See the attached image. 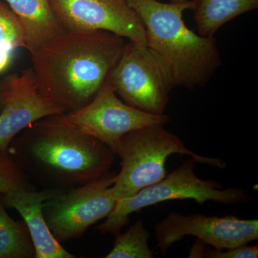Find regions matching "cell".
<instances>
[{"label": "cell", "instance_id": "6da1fadb", "mask_svg": "<svg viewBox=\"0 0 258 258\" xmlns=\"http://www.w3.org/2000/svg\"><path fill=\"white\" fill-rule=\"evenodd\" d=\"M8 152L30 181L64 189L106 175L115 156L106 144L81 133L64 113L29 125L12 141Z\"/></svg>", "mask_w": 258, "mask_h": 258}, {"label": "cell", "instance_id": "7a4b0ae2", "mask_svg": "<svg viewBox=\"0 0 258 258\" xmlns=\"http://www.w3.org/2000/svg\"><path fill=\"white\" fill-rule=\"evenodd\" d=\"M125 43L103 30L64 32L30 52L39 88L66 113L77 111L106 82Z\"/></svg>", "mask_w": 258, "mask_h": 258}, {"label": "cell", "instance_id": "3957f363", "mask_svg": "<svg viewBox=\"0 0 258 258\" xmlns=\"http://www.w3.org/2000/svg\"><path fill=\"white\" fill-rule=\"evenodd\" d=\"M125 1L143 22L147 47L160 61L174 88L205 87L221 66V57L215 37L202 36L184 23L183 13L195 9V0L179 4Z\"/></svg>", "mask_w": 258, "mask_h": 258}, {"label": "cell", "instance_id": "277c9868", "mask_svg": "<svg viewBox=\"0 0 258 258\" xmlns=\"http://www.w3.org/2000/svg\"><path fill=\"white\" fill-rule=\"evenodd\" d=\"M164 125H148L129 132L120 139L115 155L120 157L121 168L111 188L115 200L130 198L164 179L166 161L172 154L189 156L197 163L220 169L227 166L219 158L203 157L189 150Z\"/></svg>", "mask_w": 258, "mask_h": 258}, {"label": "cell", "instance_id": "5b68a950", "mask_svg": "<svg viewBox=\"0 0 258 258\" xmlns=\"http://www.w3.org/2000/svg\"><path fill=\"white\" fill-rule=\"evenodd\" d=\"M197 161L191 157L166 175L157 184L148 186L130 198L117 200L115 208L105 222L96 227L103 234L115 235L129 223V217L149 206L163 202L193 200L199 205L212 201L222 205L247 203L250 197L235 186L222 189V185L212 179H202L195 174Z\"/></svg>", "mask_w": 258, "mask_h": 258}, {"label": "cell", "instance_id": "8992f818", "mask_svg": "<svg viewBox=\"0 0 258 258\" xmlns=\"http://www.w3.org/2000/svg\"><path fill=\"white\" fill-rule=\"evenodd\" d=\"M115 176L109 171L96 181L62 189L44 203L45 222L57 242L79 238L111 213L116 203L111 191Z\"/></svg>", "mask_w": 258, "mask_h": 258}, {"label": "cell", "instance_id": "52a82bcc", "mask_svg": "<svg viewBox=\"0 0 258 258\" xmlns=\"http://www.w3.org/2000/svg\"><path fill=\"white\" fill-rule=\"evenodd\" d=\"M106 81L126 104L157 115L164 114L174 88L152 51L130 41Z\"/></svg>", "mask_w": 258, "mask_h": 258}, {"label": "cell", "instance_id": "ba28073f", "mask_svg": "<svg viewBox=\"0 0 258 258\" xmlns=\"http://www.w3.org/2000/svg\"><path fill=\"white\" fill-rule=\"evenodd\" d=\"M64 115L81 133L106 144L115 155L125 134L148 125H166L170 120L168 115L152 114L126 104L107 81L86 106Z\"/></svg>", "mask_w": 258, "mask_h": 258}, {"label": "cell", "instance_id": "9c48e42d", "mask_svg": "<svg viewBox=\"0 0 258 258\" xmlns=\"http://www.w3.org/2000/svg\"><path fill=\"white\" fill-rule=\"evenodd\" d=\"M154 230L161 255L167 254L173 244L185 236H194L217 250H225L257 240L258 220L232 215L217 217L171 212L156 224Z\"/></svg>", "mask_w": 258, "mask_h": 258}, {"label": "cell", "instance_id": "30bf717a", "mask_svg": "<svg viewBox=\"0 0 258 258\" xmlns=\"http://www.w3.org/2000/svg\"><path fill=\"white\" fill-rule=\"evenodd\" d=\"M64 32L103 30L147 46L143 22L125 0H50Z\"/></svg>", "mask_w": 258, "mask_h": 258}, {"label": "cell", "instance_id": "8fae6325", "mask_svg": "<svg viewBox=\"0 0 258 258\" xmlns=\"http://www.w3.org/2000/svg\"><path fill=\"white\" fill-rule=\"evenodd\" d=\"M0 149L8 151L12 141L32 123L62 114V107L40 91L32 69L0 80Z\"/></svg>", "mask_w": 258, "mask_h": 258}, {"label": "cell", "instance_id": "7c38bea8", "mask_svg": "<svg viewBox=\"0 0 258 258\" xmlns=\"http://www.w3.org/2000/svg\"><path fill=\"white\" fill-rule=\"evenodd\" d=\"M62 189L44 188L41 191L15 190L0 194L5 208L14 209L23 217L35 247V258L76 257L51 233L42 212L44 203Z\"/></svg>", "mask_w": 258, "mask_h": 258}, {"label": "cell", "instance_id": "4fadbf2b", "mask_svg": "<svg viewBox=\"0 0 258 258\" xmlns=\"http://www.w3.org/2000/svg\"><path fill=\"white\" fill-rule=\"evenodd\" d=\"M5 1L23 27L29 52L63 33L51 8L50 0Z\"/></svg>", "mask_w": 258, "mask_h": 258}, {"label": "cell", "instance_id": "5bb4252c", "mask_svg": "<svg viewBox=\"0 0 258 258\" xmlns=\"http://www.w3.org/2000/svg\"><path fill=\"white\" fill-rule=\"evenodd\" d=\"M258 0H195V23L202 36L213 37L225 24L257 9Z\"/></svg>", "mask_w": 258, "mask_h": 258}, {"label": "cell", "instance_id": "9a60e30c", "mask_svg": "<svg viewBox=\"0 0 258 258\" xmlns=\"http://www.w3.org/2000/svg\"><path fill=\"white\" fill-rule=\"evenodd\" d=\"M35 249L24 220H13L0 195V258H33Z\"/></svg>", "mask_w": 258, "mask_h": 258}, {"label": "cell", "instance_id": "2e32d148", "mask_svg": "<svg viewBox=\"0 0 258 258\" xmlns=\"http://www.w3.org/2000/svg\"><path fill=\"white\" fill-rule=\"evenodd\" d=\"M20 47L26 49L23 27L11 9L0 3V74L10 67Z\"/></svg>", "mask_w": 258, "mask_h": 258}, {"label": "cell", "instance_id": "e0dca14e", "mask_svg": "<svg viewBox=\"0 0 258 258\" xmlns=\"http://www.w3.org/2000/svg\"><path fill=\"white\" fill-rule=\"evenodd\" d=\"M113 248L106 258H153L149 247L150 233L144 228V222L138 220L123 233L115 234Z\"/></svg>", "mask_w": 258, "mask_h": 258}, {"label": "cell", "instance_id": "ac0fdd59", "mask_svg": "<svg viewBox=\"0 0 258 258\" xmlns=\"http://www.w3.org/2000/svg\"><path fill=\"white\" fill-rule=\"evenodd\" d=\"M35 189V185L20 169L8 150L0 149V194L15 190Z\"/></svg>", "mask_w": 258, "mask_h": 258}, {"label": "cell", "instance_id": "d6986e66", "mask_svg": "<svg viewBox=\"0 0 258 258\" xmlns=\"http://www.w3.org/2000/svg\"><path fill=\"white\" fill-rule=\"evenodd\" d=\"M258 245L249 246L247 244L225 249L217 250L207 247L200 240H197L190 248V258H257Z\"/></svg>", "mask_w": 258, "mask_h": 258}, {"label": "cell", "instance_id": "ffe728a7", "mask_svg": "<svg viewBox=\"0 0 258 258\" xmlns=\"http://www.w3.org/2000/svg\"><path fill=\"white\" fill-rule=\"evenodd\" d=\"M189 1H192V0H170L171 3H175V4L187 3V2Z\"/></svg>", "mask_w": 258, "mask_h": 258}, {"label": "cell", "instance_id": "44dd1931", "mask_svg": "<svg viewBox=\"0 0 258 258\" xmlns=\"http://www.w3.org/2000/svg\"><path fill=\"white\" fill-rule=\"evenodd\" d=\"M2 108V100L1 98H0V110H1Z\"/></svg>", "mask_w": 258, "mask_h": 258}]
</instances>
